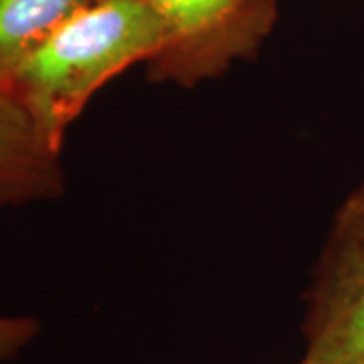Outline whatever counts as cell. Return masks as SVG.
<instances>
[{
	"label": "cell",
	"instance_id": "obj_1",
	"mask_svg": "<svg viewBox=\"0 0 364 364\" xmlns=\"http://www.w3.org/2000/svg\"><path fill=\"white\" fill-rule=\"evenodd\" d=\"M168 39V26L146 0H93L26 57L6 87L63 148L91 97L128 67L152 61Z\"/></svg>",
	"mask_w": 364,
	"mask_h": 364
},
{
	"label": "cell",
	"instance_id": "obj_2",
	"mask_svg": "<svg viewBox=\"0 0 364 364\" xmlns=\"http://www.w3.org/2000/svg\"><path fill=\"white\" fill-rule=\"evenodd\" d=\"M304 364L364 358V181L340 200L304 294Z\"/></svg>",
	"mask_w": 364,
	"mask_h": 364
},
{
	"label": "cell",
	"instance_id": "obj_3",
	"mask_svg": "<svg viewBox=\"0 0 364 364\" xmlns=\"http://www.w3.org/2000/svg\"><path fill=\"white\" fill-rule=\"evenodd\" d=\"M170 33L150 61L162 79L195 83L251 51L273 21V0H146Z\"/></svg>",
	"mask_w": 364,
	"mask_h": 364
},
{
	"label": "cell",
	"instance_id": "obj_4",
	"mask_svg": "<svg viewBox=\"0 0 364 364\" xmlns=\"http://www.w3.org/2000/svg\"><path fill=\"white\" fill-rule=\"evenodd\" d=\"M61 150L13 90L0 85V210L63 195Z\"/></svg>",
	"mask_w": 364,
	"mask_h": 364
},
{
	"label": "cell",
	"instance_id": "obj_5",
	"mask_svg": "<svg viewBox=\"0 0 364 364\" xmlns=\"http://www.w3.org/2000/svg\"><path fill=\"white\" fill-rule=\"evenodd\" d=\"M93 0H0V85H9L26 57Z\"/></svg>",
	"mask_w": 364,
	"mask_h": 364
},
{
	"label": "cell",
	"instance_id": "obj_6",
	"mask_svg": "<svg viewBox=\"0 0 364 364\" xmlns=\"http://www.w3.org/2000/svg\"><path fill=\"white\" fill-rule=\"evenodd\" d=\"M39 332V322L31 316H0V364L13 363Z\"/></svg>",
	"mask_w": 364,
	"mask_h": 364
},
{
	"label": "cell",
	"instance_id": "obj_7",
	"mask_svg": "<svg viewBox=\"0 0 364 364\" xmlns=\"http://www.w3.org/2000/svg\"><path fill=\"white\" fill-rule=\"evenodd\" d=\"M354 364H364V358H363V360H358V363H354Z\"/></svg>",
	"mask_w": 364,
	"mask_h": 364
},
{
	"label": "cell",
	"instance_id": "obj_8",
	"mask_svg": "<svg viewBox=\"0 0 364 364\" xmlns=\"http://www.w3.org/2000/svg\"><path fill=\"white\" fill-rule=\"evenodd\" d=\"M298 364H304V363H298Z\"/></svg>",
	"mask_w": 364,
	"mask_h": 364
}]
</instances>
